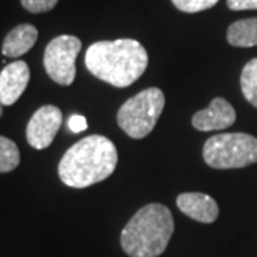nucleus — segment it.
<instances>
[{"mask_svg": "<svg viewBox=\"0 0 257 257\" xmlns=\"http://www.w3.org/2000/svg\"><path fill=\"white\" fill-rule=\"evenodd\" d=\"M179 10L186 13H197L213 8L219 0H172Z\"/></svg>", "mask_w": 257, "mask_h": 257, "instance_id": "nucleus-15", "label": "nucleus"}, {"mask_svg": "<svg viewBox=\"0 0 257 257\" xmlns=\"http://www.w3.org/2000/svg\"><path fill=\"white\" fill-rule=\"evenodd\" d=\"M62 119V111L59 107L52 104L42 106L29 120L26 128L29 145L37 150L50 146L60 128Z\"/></svg>", "mask_w": 257, "mask_h": 257, "instance_id": "nucleus-7", "label": "nucleus"}, {"mask_svg": "<svg viewBox=\"0 0 257 257\" xmlns=\"http://www.w3.org/2000/svg\"><path fill=\"white\" fill-rule=\"evenodd\" d=\"M236 121V110L229 101L223 97L213 99L210 106L204 110H199L193 116V127L200 132L221 130L231 126Z\"/></svg>", "mask_w": 257, "mask_h": 257, "instance_id": "nucleus-9", "label": "nucleus"}, {"mask_svg": "<svg viewBox=\"0 0 257 257\" xmlns=\"http://www.w3.org/2000/svg\"><path fill=\"white\" fill-rule=\"evenodd\" d=\"M173 231L172 211L160 203H150L124 226L120 243L130 257H157L166 250Z\"/></svg>", "mask_w": 257, "mask_h": 257, "instance_id": "nucleus-3", "label": "nucleus"}, {"mask_svg": "<svg viewBox=\"0 0 257 257\" xmlns=\"http://www.w3.org/2000/svg\"><path fill=\"white\" fill-rule=\"evenodd\" d=\"M20 163L18 145L10 139L0 136V173H9Z\"/></svg>", "mask_w": 257, "mask_h": 257, "instance_id": "nucleus-13", "label": "nucleus"}, {"mask_svg": "<svg viewBox=\"0 0 257 257\" xmlns=\"http://www.w3.org/2000/svg\"><path fill=\"white\" fill-rule=\"evenodd\" d=\"M87 70L114 87H127L146 70L149 57L145 47L133 39L96 42L87 49Z\"/></svg>", "mask_w": 257, "mask_h": 257, "instance_id": "nucleus-1", "label": "nucleus"}, {"mask_svg": "<svg viewBox=\"0 0 257 257\" xmlns=\"http://www.w3.org/2000/svg\"><path fill=\"white\" fill-rule=\"evenodd\" d=\"M203 159L213 169H240L257 162V139L247 133H224L210 138Z\"/></svg>", "mask_w": 257, "mask_h": 257, "instance_id": "nucleus-4", "label": "nucleus"}, {"mask_svg": "<svg viewBox=\"0 0 257 257\" xmlns=\"http://www.w3.org/2000/svg\"><path fill=\"white\" fill-rule=\"evenodd\" d=\"M22 6L30 13H45L55 8L59 0H20Z\"/></svg>", "mask_w": 257, "mask_h": 257, "instance_id": "nucleus-16", "label": "nucleus"}, {"mask_svg": "<svg viewBox=\"0 0 257 257\" xmlns=\"http://www.w3.org/2000/svg\"><path fill=\"white\" fill-rule=\"evenodd\" d=\"M2 106H3V104L0 103V117H2V114H3V107H2Z\"/></svg>", "mask_w": 257, "mask_h": 257, "instance_id": "nucleus-19", "label": "nucleus"}, {"mask_svg": "<svg viewBox=\"0 0 257 257\" xmlns=\"http://www.w3.org/2000/svg\"><path fill=\"white\" fill-rule=\"evenodd\" d=\"M240 84H241V92L248 103L257 107V57L251 59L244 66L240 77Z\"/></svg>", "mask_w": 257, "mask_h": 257, "instance_id": "nucleus-14", "label": "nucleus"}, {"mask_svg": "<svg viewBox=\"0 0 257 257\" xmlns=\"http://www.w3.org/2000/svg\"><path fill=\"white\" fill-rule=\"evenodd\" d=\"M69 128L73 133H82L87 128V120L82 114H73L69 117Z\"/></svg>", "mask_w": 257, "mask_h": 257, "instance_id": "nucleus-18", "label": "nucleus"}, {"mask_svg": "<svg viewBox=\"0 0 257 257\" xmlns=\"http://www.w3.org/2000/svg\"><path fill=\"white\" fill-rule=\"evenodd\" d=\"M227 42L236 47L257 46V18L234 22L227 30Z\"/></svg>", "mask_w": 257, "mask_h": 257, "instance_id": "nucleus-12", "label": "nucleus"}, {"mask_svg": "<svg viewBox=\"0 0 257 257\" xmlns=\"http://www.w3.org/2000/svg\"><path fill=\"white\" fill-rule=\"evenodd\" d=\"M37 29L33 25H19L12 29L3 40L2 53L6 57H19L28 53L37 40Z\"/></svg>", "mask_w": 257, "mask_h": 257, "instance_id": "nucleus-11", "label": "nucleus"}, {"mask_svg": "<svg viewBox=\"0 0 257 257\" xmlns=\"http://www.w3.org/2000/svg\"><path fill=\"white\" fill-rule=\"evenodd\" d=\"M165 107V94L157 87H150L121 104L117 111L120 128L133 139H143L155 128Z\"/></svg>", "mask_w": 257, "mask_h": 257, "instance_id": "nucleus-5", "label": "nucleus"}, {"mask_svg": "<svg viewBox=\"0 0 257 257\" xmlns=\"http://www.w3.org/2000/svg\"><path fill=\"white\" fill-rule=\"evenodd\" d=\"M82 49V42L76 36L62 35L55 37L45 50L43 63L53 82L70 86L76 77V57Z\"/></svg>", "mask_w": 257, "mask_h": 257, "instance_id": "nucleus-6", "label": "nucleus"}, {"mask_svg": "<svg viewBox=\"0 0 257 257\" xmlns=\"http://www.w3.org/2000/svg\"><path fill=\"white\" fill-rule=\"evenodd\" d=\"M230 10H257V0H227Z\"/></svg>", "mask_w": 257, "mask_h": 257, "instance_id": "nucleus-17", "label": "nucleus"}, {"mask_svg": "<svg viewBox=\"0 0 257 257\" xmlns=\"http://www.w3.org/2000/svg\"><path fill=\"white\" fill-rule=\"evenodd\" d=\"M117 166V150L110 139L93 135L70 147L59 163V176L66 186L84 189L103 182Z\"/></svg>", "mask_w": 257, "mask_h": 257, "instance_id": "nucleus-2", "label": "nucleus"}, {"mask_svg": "<svg viewBox=\"0 0 257 257\" xmlns=\"http://www.w3.org/2000/svg\"><path fill=\"white\" fill-rule=\"evenodd\" d=\"M177 207L193 220L213 223L219 217V204L204 193H182L177 197Z\"/></svg>", "mask_w": 257, "mask_h": 257, "instance_id": "nucleus-10", "label": "nucleus"}, {"mask_svg": "<svg viewBox=\"0 0 257 257\" xmlns=\"http://www.w3.org/2000/svg\"><path fill=\"white\" fill-rule=\"evenodd\" d=\"M30 70L26 62L16 60L0 72V103L12 106L28 87Z\"/></svg>", "mask_w": 257, "mask_h": 257, "instance_id": "nucleus-8", "label": "nucleus"}]
</instances>
